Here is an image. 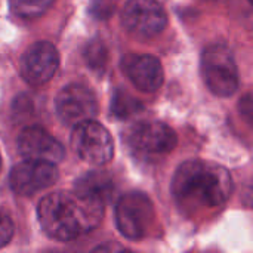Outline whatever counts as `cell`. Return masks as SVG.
<instances>
[{
  "label": "cell",
  "mask_w": 253,
  "mask_h": 253,
  "mask_svg": "<svg viewBox=\"0 0 253 253\" xmlns=\"http://www.w3.org/2000/svg\"><path fill=\"white\" fill-rule=\"evenodd\" d=\"M233 190L230 172L221 165L205 160L182 163L172 181L173 197L181 211L190 216L222 208Z\"/></svg>",
  "instance_id": "cell-1"
},
{
  "label": "cell",
  "mask_w": 253,
  "mask_h": 253,
  "mask_svg": "<svg viewBox=\"0 0 253 253\" xmlns=\"http://www.w3.org/2000/svg\"><path fill=\"white\" fill-rule=\"evenodd\" d=\"M43 231L59 242H70L95 230L104 216V202L79 191L44 196L37 208Z\"/></svg>",
  "instance_id": "cell-2"
},
{
  "label": "cell",
  "mask_w": 253,
  "mask_h": 253,
  "mask_svg": "<svg viewBox=\"0 0 253 253\" xmlns=\"http://www.w3.org/2000/svg\"><path fill=\"white\" fill-rule=\"evenodd\" d=\"M200 70L206 86L213 95L227 98L239 89V68L231 49L225 44L208 46L202 55Z\"/></svg>",
  "instance_id": "cell-3"
},
{
  "label": "cell",
  "mask_w": 253,
  "mask_h": 253,
  "mask_svg": "<svg viewBox=\"0 0 253 253\" xmlns=\"http://www.w3.org/2000/svg\"><path fill=\"white\" fill-rule=\"evenodd\" d=\"M178 136L166 123L142 122L126 133V144L135 156L145 160H157L168 156L176 147Z\"/></svg>",
  "instance_id": "cell-4"
},
{
  "label": "cell",
  "mask_w": 253,
  "mask_h": 253,
  "mask_svg": "<svg viewBox=\"0 0 253 253\" xmlns=\"http://www.w3.org/2000/svg\"><path fill=\"white\" fill-rule=\"evenodd\" d=\"M154 206L147 194L132 191L120 197L116 206V224L119 231L130 240L147 236L154 222Z\"/></svg>",
  "instance_id": "cell-5"
},
{
  "label": "cell",
  "mask_w": 253,
  "mask_h": 253,
  "mask_svg": "<svg viewBox=\"0 0 253 253\" xmlns=\"http://www.w3.org/2000/svg\"><path fill=\"white\" fill-rule=\"evenodd\" d=\"M71 147L83 162L93 166H102L114 156V142L110 132L93 120H86L74 126Z\"/></svg>",
  "instance_id": "cell-6"
},
{
  "label": "cell",
  "mask_w": 253,
  "mask_h": 253,
  "mask_svg": "<svg viewBox=\"0 0 253 253\" xmlns=\"http://www.w3.org/2000/svg\"><path fill=\"white\" fill-rule=\"evenodd\" d=\"M122 24L135 37L151 39L168 25V13L157 0H127L122 12Z\"/></svg>",
  "instance_id": "cell-7"
},
{
  "label": "cell",
  "mask_w": 253,
  "mask_h": 253,
  "mask_svg": "<svg viewBox=\"0 0 253 253\" xmlns=\"http://www.w3.org/2000/svg\"><path fill=\"white\" fill-rule=\"evenodd\" d=\"M55 108L62 123L76 126L82 122L92 120L98 114V101L89 87L74 83L65 86L56 95Z\"/></svg>",
  "instance_id": "cell-8"
},
{
  "label": "cell",
  "mask_w": 253,
  "mask_h": 253,
  "mask_svg": "<svg viewBox=\"0 0 253 253\" xmlns=\"http://www.w3.org/2000/svg\"><path fill=\"white\" fill-rule=\"evenodd\" d=\"M58 176L59 173L53 163L25 159L10 170L9 184L12 191L19 196H33L52 187Z\"/></svg>",
  "instance_id": "cell-9"
},
{
  "label": "cell",
  "mask_w": 253,
  "mask_h": 253,
  "mask_svg": "<svg viewBox=\"0 0 253 253\" xmlns=\"http://www.w3.org/2000/svg\"><path fill=\"white\" fill-rule=\"evenodd\" d=\"M59 67V53L49 42H37L31 44L21 59V74L24 80L33 86L47 83Z\"/></svg>",
  "instance_id": "cell-10"
},
{
  "label": "cell",
  "mask_w": 253,
  "mask_h": 253,
  "mask_svg": "<svg viewBox=\"0 0 253 253\" xmlns=\"http://www.w3.org/2000/svg\"><path fill=\"white\" fill-rule=\"evenodd\" d=\"M18 151L24 159L59 163L64 159V147L47 130L39 126L25 127L18 136Z\"/></svg>",
  "instance_id": "cell-11"
},
{
  "label": "cell",
  "mask_w": 253,
  "mask_h": 253,
  "mask_svg": "<svg viewBox=\"0 0 253 253\" xmlns=\"http://www.w3.org/2000/svg\"><path fill=\"white\" fill-rule=\"evenodd\" d=\"M122 70L142 92H156L162 87L165 73L160 61L153 55L127 53L122 59Z\"/></svg>",
  "instance_id": "cell-12"
},
{
  "label": "cell",
  "mask_w": 253,
  "mask_h": 253,
  "mask_svg": "<svg viewBox=\"0 0 253 253\" xmlns=\"http://www.w3.org/2000/svg\"><path fill=\"white\" fill-rule=\"evenodd\" d=\"M74 190L79 193H83V194L98 197L105 203L113 196L114 185H113L111 178L105 172L93 170V172L83 175L80 179H77Z\"/></svg>",
  "instance_id": "cell-13"
},
{
  "label": "cell",
  "mask_w": 253,
  "mask_h": 253,
  "mask_svg": "<svg viewBox=\"0 0 253 253\" xmlns=\"http://www.w3.org/2000/svg\"><path fill=\"white\" fill-rule=\"evenodd\" d=\"M83 58L90 70H93L98 74H104L108 67L110 53L101 39H93L84 46Z\"/></svg>",
  "instance_id": "cell-14"
},
{
  "label": "cell",
  "mask_w": 253,
  "mask_h": 253,
  "mask_svg": "<svg viewBox=\"0 0 253 253\" xmlns=\"http://www.w3.org/2000/svg\"><path fill=\"white\" fill-rule=\"evenodd\" d=\"M55 0H9L10 10L21 18H37L43 15Z\"/></svg>",
  "instance_id": "cell-15"
},
{
  "label": "cell",
  "mask_w": 253,
  "mask_h": 253,
  "mask_svg": "<svg viewBox=\"0 0 253 253\" xmlns=\"http://www.w3.org/2000/svg\"><path fill=\"white\" fill-rule=\"evenodd\" d=\"M142 108L141 102L125 90H117L111 101V113L119 119H127Z\"/></svg>",
  "instance_id": "cell-16"
},
{
  "label": "cell",
  "mask_w": 253,
  "mask_h": 253,
  "mask_svg": "<svg viewBox=\"0 0 253 253\" xmlns=\"http://www.w3.org/2000/svg\"><path fill=\"white\" fill-rule=\"evenodd\" d=\"M116 9L114 0H93L90 6V15L96 19H107Z\"/></svg>",
  "instance_id": "cell-17"
},
{
  "label": "cell",
  "mask_w": 253,
  "mask_h": 253,
  "mask_svg": "<svg viewBox=\"0 0 253 253\" xmlns=\"http://www.w3.org/2000/svg\"><path fill=\"white\" fill-rule=\"evenodd\" d=\"M13 231H15V227H13L12 219L7 215L0 212V249L4 248L12 240Z\"/></svg>",
  "instance_id": "cell-18"
},
{
  "label": "cell",
  "mask_w": 253,
  "mask_h": 253,
  "mask_svg": "<svg viewBox=\"0 0 253 253\" xmlns=\"http://www.w3.org/2000/svg\"><path fill=\"white\" fill-rule=\"evenodd\" d=\"M252 98H251V93H246L240 101V113H242V116L246 117L248 123L252 122Z\"/></svg>",
  "instance_id": "cell-19"
},
{
  "label": "cell",
  "mask_w": 253,
  "mask_h": 253,
  "mask_svg": "<svg viewBox=\"0 0 253 253\" xmlns=\"http://www.w3.org/2000/svg\"><path fill=\"white\" fill-rule=\"evenodd\" d=\"M0 166H1V156H0Z\"/></svg>",
  "instance_id": "cell-20"
},
{
  "label": "cell",
  "mask_w": 253,
  "mask_h": 253,
  "mask_svg": "<svg viewBox=\"0 0 253 253\" xmlns=\"http://www.w3.org/2000/svg\"><path fill=\"white\" fill-rule=\"evenodd\" d=\"M248 1H249V3H252V0H248Z\"/></svg>",
  "instance_id": "cell-21"
}]
</instances>
